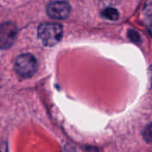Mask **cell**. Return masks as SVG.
Returning <instances> with one entry per match:
<instances>
[{
    "instance_id": "6da1fadb",
    "label": "cell",
    "mask_w": 152,
    "mask_h": 152,
    "mask_svg": "<svg viewBox=\"0 0 152 152\" xmlns=\"http://www.w3.org/2000/svg\"><path fill=\"white\" fill-rule=\"evenodd\" d=\"M37 33L45 45L53 46L62 37V27L57 23H43L39 26Z\"/></svg>"
},
{
    "instance_id": "7a4b0ae2",
    "label": "cell",
    "mask_w": 152,
    "mask_h": 152,
    "mask_svg": "<svg viewBox=\"0 0 152 152\" xmlns=\"http://www.w3.org/2000/svg\"><path fill=\"white\" fill-rule=\"evenodd\" d=\"M37 69V61L30 53H24L17 57L14 61V70L22 78L31 77Z\"/></svg>"
},
{
    "instance_id": "3957f363",
    "label": "cell",
    "mask_w": 152,
    "mask_h": 152,
    "mask_svg": "<svg viewBox=\"0 0 152 152\" xmlns=\"http://www.w3.org/2000/svg\"><path fill=\"white\" fill-rule=\"evenodd\" d=\"M71 7L68 2L54 1L50 3L46 8L47 15L54 20H64L69 17Z\"/></svg>"
},
{
    "instance_id": "277c9868",
    "label": "cell",
    "mask_w": 152,
    "mask_h": 152,
    "mask_svg": "<svg viewBox=\"0 0 152 152\" xmlns=\"http://www.w3.org/2000/svg\"><path fill=\"white\" fill-rule=\"evenodd\" d=\"M17 35V28L12 22H5L1 26L0 28V43L1 48H9L14 42Z\"/></svg>"
},
{
    "instance_id": "5b68a950",
    "label": "cell",
    "mask_w": 152,
    "mask_h": 152,
    "mask_svg": "<svg viewBox=\"0 0 152 152\" xmlns=\"http://www.w3.org/2000/svg\"><path fill=\"white\" fill-rule=\"evenodd\" d=\"M101 15L107 20H117L119 18V12L116 8L113 7H106L101 12Z\"/></svg>"
},
{
    "instance_id": "8992f818",
    "label": "cell",
    "mask_w": 152,
    "mask_h": 152,
    "mask_svg": "<svg viewBox=\"0 0 152 152\" xmlns=\"http://www.w3.org/2000/svg\"><path fill=\"white\" fill-rule=\"evenodd\" d=\"M142 135L147 142L152 143V124L145 127V129L142 132Z\"/></svg>"
},
{
    "instance_id": "52a82bcc",
    "label": "cell",
    "mask_w": 152,
    "mask_h": 152,
    "mask_svg": "<svg viewBox=\"0 0 152 152\" xmlns=\"http://www.w3.org/2000/svg\"><path fill=\"white\" fill-rule=\"evenodd\" d=\"M128 37H129L132 41H134V42H135V43H137V42L140 41V36H139V34H138L136 31L132 30V29L128 31Z\"/></svg>"
},
{
    "instance_id": "ba28073f",
    "label": "cell",
    "mask_w": 152,
    "mask_h": 152,
    "mask_svg": "<svg viewBox=\"0 0 152 152\" xmlns=\"http://www.w3.org/2000/svg\"><path fill=\"white\" fill-rule=\"evenodd\" d=\"M149 74H150V77H151V86L152 87V65L149 69Z\"/></svg>"
},
{
    "instance_id": "9c48e42d",
    "label": "cell",
    "mask_w": 152,
    "mask_h": 152,
    "mask_svg": "<svg viewBox=\"0 0 152 152\" xmlns=\"http://www.w3.org/2000/svg\"><path fill=\"white\" fill-rule=\"evenodd\" d=\"M149 31H150V33H151V35L152 36V24L149 27Z\"/></svg>"
}]
</instances>
